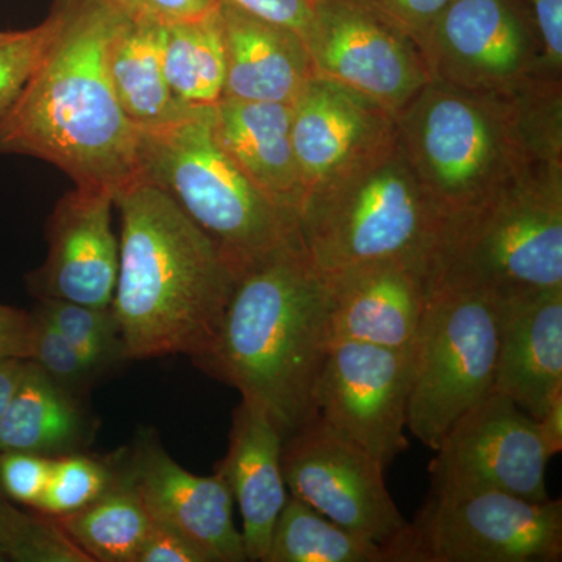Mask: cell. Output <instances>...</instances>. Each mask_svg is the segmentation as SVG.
I'll list each match as a JSON object with an SVG mask.
<instances>
[{
	"label": "cell",
	"mask_w": 562,
	"mask_h": 562,
	"mask_svg": "<svg viewBox=\"0 0 562 562\" xmlns=\"http://www.w3.org/2000/svg\"><path fill=\"white\" fill-rule=\"evenodd\" d=\"M54 33L31 80L0 116V154L57 166L76 187L140 179L139 131L117 101L109 50L125 14L109 0H54Z\"/></svg>",
	"instance_id": "6da1fadb"
},
{
	"label": "cell",
	"mask_w": 562,
	"mask_h": 562,
	"mask_svg": "<svg viewBox=\"0 0 562 562\" xmlns=\"http://www.w3.org/2000/svg\"><path fill=\"white\" fill-rule=\"evenodd\" d=\"M283 436L258 403L241 398L233 412L228 452L217 471L243 517L247 561L265 562L288 487L281 472Z\"/></svg>",
	"instance_id": "44dd1931"
},
{
	"label": "cell",
	"mask_w": 562,
	"mask_h": 562,
	"mask_svg": "<svg viewBox=\"0 0 562 562\" xmlns=\"http://www.w3.org/2000/svg\"><path fill=\"white\" fill-rule=\"evenodd\" d=\"M384 465L319 416L281 449L288 491L336 524L390 546L408 524L384 483Z\"/></svg>",
	"instance_id": "8fae6325"
},
{
	"label": "cell",
	"mask_w": 562,
	"mask_h": 562,
	"mask_svg": "<svg viewBox=\"0 0 562 562\" xmlns=\"http://www.w3.org/2000/svg\"><path fill=\"white\" fill-rule=\"evenodd\" d=\"M33 313L0 303V360L32 358Z\"/></svg>",
	"instance_id": "f35d334b"
},
{
	"label": "cell",
	"mask_w": 562,
	"mask_h": 562,
	"mask_svg": "<svg viewBox=\"0 0 562 562\" xmlns=\"http://www.w3.org/2000/svg\"><path fill=\"white\" fill-rule=\"evenodd\" d=\"M120 271L113 308L125 360L205 357L238 272L216 243L158 184L117 192Z\"/></svg>",
	"instance_id": "7a4b0ae2"
},
{
	"label": "cell",
	"mask_w": 562,
	"mask_h": 562,
	"mask_svg": "<svg viewBox=\"0 0 562 562\" xmlns=\"http://www.w3.org/2000/svg\"><path fill=\"white\" fill-rule=\"evenodd\" d=\"M135 562H209V560L180 532L151 520Z\"/></svg>",
	"instance_id": "d590c367"
},
{
	"label": "cell",
	"mask_w": 562,
	"mask_h": 562,
	"mask_svg": "<svg viewBox=\"0 0 562 562\" xmlns=\"http://www.w3.org/2000/svg\"><path fill=\"white\" fill-rule=\"evenodd\" d=\"M10 561L92 562L55 517L43 519L35 516H32L20 543L11 552Z\"/></svg>",
	"instance_id": "1f68e13d"
},
{
	"label": "cell",
	"mask_w": 562,
	"mask_h": 562,
	"mask_svg": "<svg viewBox=\"0 0 562 562\" xmlns=\"http://www.w3.org/2000/svg\"><path fill=\"white\" fill-rule=\"evenodd\" d=\"M88 432V419L77 395L27 361L20 386L0 420V452L63 457L76 453Z\"/></svg>",
	"instance_id": "603a6c76"
},
{
	"label": "cell",
	"mask_w": 562,
	"mask_h": 562,
	"mask_svg": "<svg viewBox=\"0 0 562 562\" xmlns=\"http://www.w3.org/2000/svg\"><path fill=\"white\" fill-rule=\"evenodd\" d=\"M161 27L125 16L110 44L111 83L125 116L139 132L165 127L194 110L173 95L166 80Z\"/></svg>",
	"instance_id": "cb8c5ba5"
},
{
	"label": "cell",
	"mask_w": 562,
	"mask_h": 562,
	"mask_svg": "<svg viewBox=\"0 0 562 562\" xmlns=\"http://www.w3.org/2000/svg\"><path fill=\"white\" fill-rule=\"evenodd\" d=\"M498 297L435 286L412 346L406 428L435 452L450 428L494 390Z\"/></svg>",
	"instance_id": "ba28073f"
},
{
	"label": "cell",
	"mask_w": 562,
	"mask_h": 562,
	"mask_svg": "<svg viewBox=\"0 0 562 562\" xmlns=\"http://www.w3.org/2000/svg\"><path fill=\"white\" fill-rule=\"evenodd\" d=\"M220 11V9H217ZM161 27V61L173 95L192 109L224 98L225 54L220 13Z\"/></svg>",
	"instance_id": "d4e9b609"
},
{
	"label": "cell",
	"mask_w": 562,
	"mask_h": 562,
	"mask_svg": "<svg viewBox=\"0 0 562 562\" xmlns=\"http://www.w3.org/2000/svg\"><path fill=\"white\" fill-rule=\"evenodd\" d=\"M33 336L31 361L38 364L55 383L79 395L90 386L95 373L74 349L72 344L57 330L43 314L33 310Z\"/></svg>",
	"instance_id": "4dcf8cb0"
},
{
	"label": "cell",
	"mask_w": 562,
	"mask_h": 562,
	"mask_svg": "<svg viewBox=\"0 0 562 562\" xmlns=\"http://www.w3.org/2000/svg\"><path fill=\"white\" fill-rule=\"evenodd\" d=\"M291 138L306 192L394 144L397 121L361 91L314 74L292 102Z\"/></svg>",
	"instance_id": "2e32d148"
},
{
	"label": "cell",
	"mask_w": 562,
	"mask_h": 562,
	"mask_svg": "<svg viewBox=\"0 0 562 562\" xmlns=\"http://www.w3.org/2000/svg\"><path fill=\"white\" fill-rule=\"evenodd\" d=\"M265 562H392L390 549L288 495Z\"/></svg>",
	"instance_id": "484cf974"
},
{
	"label": "cell",
	"mask_w": 562,
	"mask_h": 562,
	"mask_svg": "<svg viewBox=\"0 0 562 562\" xmlns=\"http://www.w3.org/2000/svg\"><path fill=\"white\" fill-rule=\"evenodd\" d=\"M92 561L135 562L151 519L128 484L117 479L79 512L55 517Z\"/></svg>",
	"instance_id": "4316f807"
},
{
	"label": "cell",
	"mask_w": 562,
	"mask_h": 562,
	"mask_svg": "<svg viewBox=\"0 0 562 562\" xmlns=\"http://www.w3.org/2000/svg\"><path fill=\"white\" fill-rule=\"evenodd\" d=\"M224 98L292 105L314 76L305 41L291 29L220 3Z\"/></svg>",
	"instance_id": "ffe728a7"
},
{
	"label": "cell",
	"mask_w": 562,
	"mask_h": 562,
	"mask_svg": "<svg viewBox=\"0 0 562 562\" xmlns=\"http://www.w3.org/2000/svg\"><path fill=\"white\" fill-rule=\"evenodd\" d=\"M395 121L398 146L443 227L536 162L505 95L431 79Z\"/></svg>",
	"instance_id": "8992f818"
},
{
	"label": "cell",
	"mask_w": 562,
	"mask_h": 562,
	"mask_svg": "<svg viewBox=\"0 0 562 562\" xmlns=\"http://www.w3.org/2000/svg\"><path fill=\"white\" fill-rule=\"evenodd\" d=\"M116 473L135 491L154 522L180 532L209 562L247 561L241 531L233 520L235 498L222 472L195 475L149 438L136 446Z\"/></svg>",
	"instance_id": "9a60e30c"
},
{
	"label": "cell",
	"mask_w": 562,
	"mask_h": 562,
	"mask_svg": "<svg viewBox=\"0 0 562 562\" xmlns=\"http://www.w3.org/2000/svg\"><path fill=\"white\" fill-rule=\"evenodd\" d=\"M140 179L158 184L241 273L302 243L297 214L281 209L238 168L214 135L213 106L139 132Z\"/></svg>",
	"instance_id": "5b68a950"
},
{
	"label": "cell",
	"mask_w": 562,
	"mask_h": 562,
	"mask_svg": "<svg viewBox=\"0 0 562 562\" xmlns=\"http://www.w3.org/2000/svg\"><path fill=\"white\" fill-rule=\"evenodd\" d=\"M297 222L303 249L324 276L380 261L432 276L443 228L398 140L306 191Z\"/></svg>",
	"instance_id": "277c9868"
},
{
	"label": "cell",
	"mask_w": 562,
	"mask_h": 562,
	"mask_svg": "<svg viewBox=\"0 0 562 562\" xmlns=\"http://www.w3.org/2000/svg\"><path fill=\"white\" fill-rule=\"evenodd\" d=\"M25 364L24 360H0V420L20 386Z\"/></svg>",
	"instance_id": "60d3db41"
},
{
	"label": "cell",
	"mask_w": 562,
	"mask_h": 562,
	"mask_svg": "<svg viewBox=\"0 0 562 562\" xmlns=\"http://www.w3.org/2000/svg\"><path fill=\"white\" fill-rule=\"evenodd\" d=\"M497 297L494 391L542 419L562 394V288Z\"/></svg>",
	"instance_id": "d6986e66"
},
{
	"label": "cell",
	"mask_w": 562,
	"mask_h": 562,
	"mask_svg": "<svg viewBox=\"0 0 562 562\" xmlns=\"http://www.w3.org/2000/svg\"><path fill=\"white\" fill-rule=\"evenodd\" d=\"M430 462L431 490H494L549 501L539 420L492 390L450 428Z\"/></svg>",
	"instance_id": "7c38bea8"
},
{
	"label": "cell",
	"mask_w": 562,
	"mask_h": 562,
	"mask_svg": "<svg viewBox=\"0 0 562 562\" xmlns=\"http://www.w3.org/2000/svg\"><path fill=\"white\" fill-rule=\"evenodd\" d=\"M114 480V465L85 454H63L52 460L49 482L35 509L49 517L79 512L101 497Z\"/></svg>",
	"instance_id": "f1b7e54d"
},
{
	"label": "cell",
	"mask_w": 562,
	"mask_h": 562,
	"mask_svg": "<svg viewBox=\"0 0 562 562\" xmlns=\"http://www.w3.org/2000/svg\"><path fill=\"white\" fill-rule=\"evenodd\" d=\"M384 21L408 35L419 46L431 25L453 0H362ZM422 52V50H420Z\"/></svg>",
	"instance_id": "e575fe53"
},
{
	"label": "cell",
	"mask_w": 562,
	"mask_h": 562,
	"mask_svg": "<svg viewBox=\"0 0 562 562\" xmlns=\"http://www.w3.org/2000/svg\"><path fill=\"white\" fill-rule=\"evenodd\" d=\"M328 341L409 349L432 292L428 269L380 261L330 273Z\"/></svg>",
	"instance_id": "ac0fdd59"
},
{
	"label": "cell",
	"mask_w": 562,
	"mask_h": 562,
	"mask_svg": "<svg viewBox=\"0 0 562 562\" xmlns=\"http://www.w3.org/2000/svg\"><path fill=\"white\" fill-rule=\"evenodd\" d=\"M114 192L76 187L63 195L47 225L46 261L29 276L38 299L109 308L120 271V239L111 225Z\"/></svg>",
	"instance_id": "e0dca14e"
},
{
	"label": "cell",
	"mask_w": 562,
	"mask_h": 562,
	"mask_svg": "<svg viewBox=\"0 0 562 562\" xmlns=\"http://www.w3.org/2000/svg\"><path fill=\"white\" fill-rule=\"evenodd\" d=\"M409 383L412 347L338 342L322 364L314 406L333 430L387 469L409 446L405 435Z\"/></svg>",
	"instance_id": "5bb4252c"
},
{
	"label": "cell",
	"mask_w": 562,
	"mask_h": 562,
	"mask_svg": "<svg viewBox=\"0 0 562 562\" xmlns=\"http://www.w3.org/2000/svg\"><path fill=\"white\" fill-rule=\"evenodd\" d=\"M543 438H546L547 447H549L552 457L561 453L562 450V394L549 406L542 419H539Z\"/></svg>",
	"instance_id": "b9f144b4"
},
{
	"label": "cell",
	"mask_w": 562,
	"mask_h": 562,
	"mask_svg": "<svg viewBox=\"0 0 562 562\" xmlns=\"http://www.w3.org/2000/svg\"><path fill=\"white\" fill-rule=\"evenodd\" d=\"M10 561L9 553H7V550L3 549V547H0V562Z\"/></svg>",
	"instance_id": "7bdbcfd3"
},
{
	"label": "cell",
	"mask_w": 562,
	"mask_h": 562,
	"mask_svg": "<svg viewBox=\"0 0 562 562\" xmlns=\"http://www.w3.org/2000/svg\"><path fill=\"white\" fill-rule=\"evenodd\" d=\"M392 562H560L562 502L494 490H431L386 546Z\"/></svg>",
	"instance_id": "9c48e42d"
},
{
	"label": "cell",
	"mask_w": 562,
	"mask_h": 562,
	"mask_svg": "<svg viewBox=\"0 0 562 562\" xmlns=\"http://www.w3.org/2000/svg\"><path fill=\"white\" fill-rule=\"evenodd\" d=\"M261 20L283 25L305 38L313 16V0H220Z\"/></svg>",
	"instance_id": "8d00e7d4"
},
{
	"label": "cell",
	"mask_w": 562,
	"mask_h": 562,
	"mask_svg": "<svg viewBox=\"0 0 562 562\" xmlns=\"http://www.w3.org/2000/svg\"><path fill=\"white\" fill-rule=\"evenodd\" d=\"M125 16L151 24L203 20L220 9V0H109Z\"/></svg>",
	"instance_id": "836d02e7"
},
{
	"label": "cell",
	"mask_w": 562,
	"mask_h": 562,
	"mask_svg": "<svg viewBox=\"0 0 562 562\" xmlns=\"http://www.w3.org/2000/svg\"><path fill=\"white\" fill-rule=\"evenodd\" d=\"M52 460L44 454L0 452V490L11 501L35 509L49 482Z\"/></svg>",
	"instance_id": "d6a6232c"
},
{
	"label": "cell",
	"mask_w": 562,
	"mask_h": 562,
	"mask_svg": "<svg viewBox=\"0 0 562 562\" xmlns=\"http://www.w3.org/2000/svg\"><path fill=\"white\" fill-rule=\"evenodd\" d=\"M541 38L546 65L554 77H562V0H525Z\"/></svg>",
	"instance_id": "74e56055"
},
{
	"label": "cell",
	"mask_w": 562,
	"mask_h": 562,
	"mask_svg": "<svg viewBox=\"0 0 562 562\" xmlns=\"http://www.w3.org/2000/svg\"><path fill=\"white\" fill-rule=\"evenodd\" d=\"M54 16L24 31H0V116L24 90L54 33Z\"/></svg>",
	"instance_id": "f546056e"
},
{
	"label": "cell",
	"mask_w": 562,
	"mask_h": 562,
	"mask_svg": "<svg viewBox=\"0 0 562 562\" xmlns=\"http://www.w3.org/2000/svg\"><path fill=\"white\" fill-rule=\"evenodd\" d=\"M314 72L398 113L431 80L416 43L362 0H313L305 38Z\"/></svg>",
	"instance_id": "4fadbf2b"
},
{
	"label": "cell",
	"mask_w": 562,
	"mask_h": 562,
	"mask_svg": "<svg viewBox=\"0 0 562 562\" xmlns=\"http://www.w3.org/2000/svg\"><path fill=\"white\" fill-rule=\"evenodd\" d=\"M31 519V514L22 513L0 497V547L7 550L9 558L14 547L20 543Z\"/></svg>",
	"instance_id": "ab89813d"
},
{
	"label": "cell",
	"mask_w": 562,
	"mask_h": 562,
	"mask_svg": "<svg viewBox=\"0 0 562 562\" xmlns=\"http://www.w3.org/2000/svg\"><path fill=\"white\" fill-rule=\"evenodd\" d=\"M328 341V283L302 243L243 271L220 331L195 364L266 409L283 441L317 416Z\"/></svg>",
	"instance_id": "3957f363"
},
{
	"label": "cell",
	"mask_w": 562,
	"mask_h": 562,
	"mask_svg": "<svg viewBox=\"0 0 562 562\" xmlns=\"http://www.w3.org/2000/svg\"><path fill=\"white\" fill-rule=\"evenodd\" d=\"M494 295L562 288V165L531 162L443 227L432 288Z\"/></svg>",
	"instance_id": "52a82bcc"
},
{
	"label": "cell",
	"mask_w": 562,
	"mask_h": 562,
	"mask_svg": "<svg viewBox=\"0 0 562 562\" xmlns=\"http://www.w3.org/2000/svg\"><path fill=\"white\" fill-rule=\"evenodd\" d=\"M35 310L72 344L95 375L125 360L120 327L111 306L99 308L58 299H38Z\"/></svg>",
	"instance_id": "83f0119b"
},
{
	"label": "cell",
	"mask_w": 562,
	"mask_h": 562,
	"mask_svg": "<svg viewBox=\"0 0 562 562\" xmlns=\"http://www.w3.org/2000/svg\"><path fill=\"white\" fill-rule=\"evenodd\" d=\"M214 135L251 183L297 214L303 183L291 138V105L222 98L213 106Z\"/></svg>",
	"instance_id": "7402d4cb"
},
{
	"label": "cell",
	"mask_w": 562,
	"mask_h": 562,
	"mask_svg": "<svg viewBox=\"0 0 562 562\" xmlns=\"http://www.w3.org/2000/svg\"><path fill=\"white\" fill-rule=\"evenodd\" d=\"M432 80L505 95L554 77L530 13L517 0H453L420 44Z\"/></svg>",
	"instance_id": "30bf717a"
}]
</instances>
